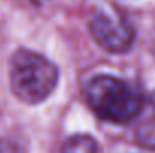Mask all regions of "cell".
Returning a JSON list of instances; mask_svg holds the SVG:
<instances>
[{"mask_svg": "<svg viewBox=\"0 0 155 153\" xmlns=\"http://www.w3.org/2000/svg\"><path fill=\"white\" fill-rule=\"evenodd\" d=\"M91 110L104 122L125 125L133 122L145 108V96L134 86L113 75H97L84 90Z\"/></svg>", "mask_w": 155, "mask_h": 153, "instance_id": "obj_1", "label": "cell"}, {"mask_svg": "<svg viewBox=\"0 0 155 153\" xmlns=\"http://www.w3.org/2000/svg\"><path fill=\"white\" fill-rule=\"evenodd\" d=\"M9 83L17 99L38 105L50 98L57 87L59 69L42 54L20 48L9 62Z\"/></svg>", "mask_w": 155, "mask_h": 153, "instance_id": "obj_2", "label": "cell"}, {"mask_svg": "<svg viewBox=\"0 0 155 153\" xmlns=\"http://www.w3.org/2000/svg\"><path fill=\"white\" fill-rule=\"evenodd\" d=\"M87 27L95 42L108 53H127L134 44L136 35L131 24L124 17L111 14L110 11L101 8L95 9L89 17Z\"/></svg>", "mask_w": 155, "mask_h": 153, "instance_id": "obj_3", "label": "cell"}, {"mask_svg": "<svg viewBox=\"0 0 155 153\" xmlns=\"http://www.w3.org/2000/svg\"><path fill=\"white\" fill-rule=\"evenodd\" d=\"M62 153H98V143L94 137L86 134L71 135L63 141Z\"/></svg>", "mask_w": 155, "mask_h": 153, "instance_id": "obj_4", "label": "cell"}, {"mask_svg": "<svg viewBox=\"0 0 155 153\" xmlns=\"http://www.w3.org/2000/svg\"><path fill=\"white\" fill-rule=\"evenodd\" d=\"M137 140L145 147L155 149V119L143 123L137 131Z\"/></svg>", "mask_w": 155, "mask_h": 153, "instance_id": "obj_5", "label": "cell"}, {"mask_svg": "<svg viewBox=\"0 0 155 153\" xmlns=\"http://www.w3.org/2000/svg\"><path fill=\"white\" fill-rule=\"evenodd\" d=\"M0 153H17V150H15V147L11 146L9 143L0 140Z\"/></svg>", "mask_w": 155, "mask_h": 153, "instance_id": "obj_6", "label": "cell"}, {"mask_svg": "<svg viewBox=\"0 0 155 153\" xmlns=\"http://www.w3.org/2000/svg\"><path fill=\"white\" fill-rule=\"evenodd\" d=\"M151 104H152V108H154V111H155V92L152 93V98H151Z\"/></svg>", "mask_w": 155, "mask_h": 153, "instance_id": "obj_7", "label": "cell"}]
</instances>
